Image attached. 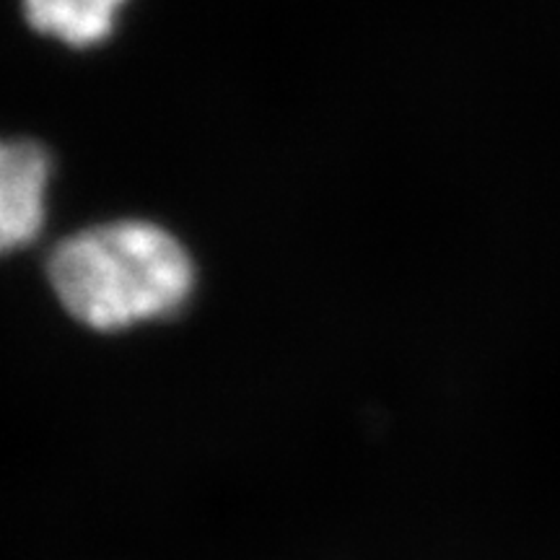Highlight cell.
<instances>
[{"mask_svg":"<svg viewBox=\"0 0 560 560\" xmlns=\"http://www.w3.org/2000/svg\"><path fill=\"white\" fill-rule=\"evenodd\" d=\"M47 278L66 312L100 332L177 314L195 289L190 252L149 221H112L62 240Z\"/></svg>","mask_w":560,"mask_h":560,"instance_id":"1","label":"cell"},{"mask_svg":"<svg viewBox=\"0 0 560 560\" xmlns=\"http://www.w3.org/2000/svg\"><path fill=\"white\" fill-rule=\"evenodd\" d=\"M52 159L34 140H0V255L32 244L45 226Z\"/></svg>","mask_w":560,"mask_h":560,"instance_id":"2","label":"cell"},{"mask_svg":"<svg viewBox=\"0 0 560 560\" xmlns=\"http://www.w3.org/2000/svg\"><path fill=\"white\" fill-rule=\"evenodd\" d=\"M128 0H24L26 21L70 47H94L115 32Z\"/></svg>","mask_w":560,"mask_h":560,"instance_id":"3","label":"cell"}]
</instances>
